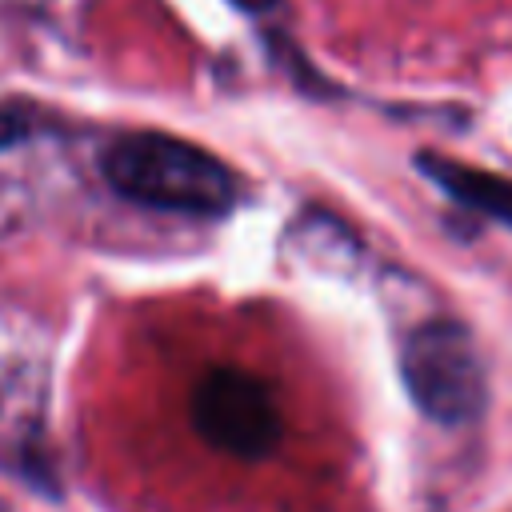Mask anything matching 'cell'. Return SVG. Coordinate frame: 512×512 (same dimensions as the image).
Instances as JSON below:
<instances>
[{
  "label": "cell",
  "mask_w": 512,
  "mask_h": 512,
  "mask_svg": "<svg viewBox=\"0 0 512 512\" xmlns=\"http://www.w3.org/2000/svg\"><path fill=\"white\" fill-rule=\"evenodd\" d=\"M104 180L132 204L180 216H224L240 200V176L200 144L164 132H128L100 156Z\"/></svg>",
  "instance_id": "cell-1"
},
{
  "label": "cell",
  "mask_w": 512,
  "mask_h": 512,
  "mask_svg": "<svg viewBox=\"0 0 512 512\" xmlns=\"http://www.w3.org/2000/svg\"><path fill=\"white\" fill-rule=\"evenodd\" d=\"M400 376L412 404L436 424H468L484 408V368L464 324L436 316L416 324L400 348Z\"/></svg>",
  "instance_id": "cell-2"
},
{
  "label": "cell",
  "mask_w": 512,
  "mask_h": 512,
  "mask_svg": "<svg viewBox=\"0 0 512 512\" xmlns=\"http://www.w3.org/2000/svg\"><path fill=\"white\" fill-rule=\"evenodd\" d=\"M192 424L212 448L240 460L268 456L284 432L272 388L240 368H212L200 376L192 392Z\"/></svg>",
  "instance_id": "cell-3"
},
{
  "label": "cell",
  "mask_w": 512,
  "mask_h": 512,
  "mask_svg": "<svg viewBox=\"0 0 512 512\" xmlns=\"http://www.w3.org/2000/svg\"><path fill=\"white\" fill-rule=\"evenodd\" d=\"M416 168L444 196H452L460 208L512 228V180H504L496 172H484V168H472V164H460L452 156H436V152H420Z\"/></svg>",
  "instance_id": "cell-4"
},
{
  "label": "cell",
  "mask_w": 512,
  "mask_h": 512,
  "mask_svg": "<svg viewBox=\"0 0 512 512\" xmlns=\"http://www.w3.org/2000/svg\"><path fill=\"white\" fill-rule=\"evenodd\" d=\"M24 132H28V116L16 108H0V152L12 148L16 140H24Z\"/></svg>",
  "instance_id": "cell-5"
},
{
  "label": "cell",
  "mask_w": 512,
  "mask_h": 512,
  "mask_svg": "<svg viewBox=\"0 0 512 512\" xmlns=\"http://www.w3.org/2000/svg\"><path fill=\"white\" fill-rule=\"evenodd\" d=\"M240 8H248V12H264V8H272L276 0H236Z\"/></svg>",
  "instance_id": "cell-6"
}]
</instances>
